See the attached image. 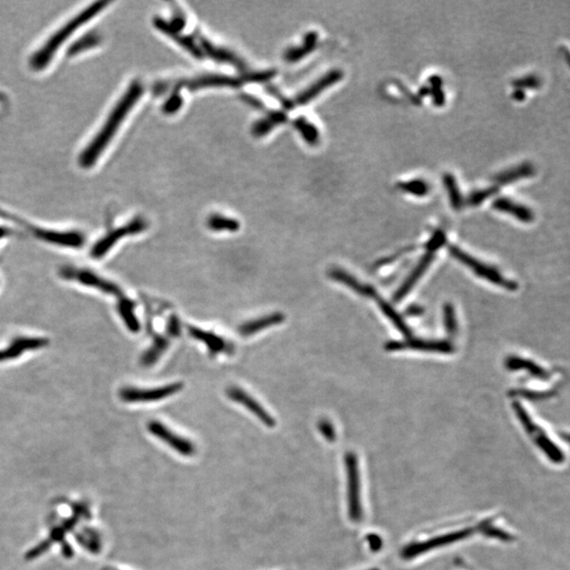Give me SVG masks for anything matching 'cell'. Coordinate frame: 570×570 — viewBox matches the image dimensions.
Masks as SVG:
<instances>
[{"instance_id": "6da1fadb", "label": "cell", "mask_w": 570, "mask_h": 570, "mask_svg": "<svg viewBox=\"0 0 570 570\" xmlns=\"http://www.w3.org/2000/svg\"><path fill=\"white\" fill-rule=\"evenodd\" d=\"M144 93V87L139 81L131 83L126 91L118 98V102L107 115L98 133L86 145L82 152L78 157V164L81 167L88 170L93 167L98 160L104 155L105 150L108 148L113 138L120 130V125L125 122L128 114L135 108L138 100Z\"/></svg>"}, {"instance_id": "7a4b0ae2", "label": "cell", "mask_w": 570, "mask_h": 570, "mask_svg": "<svg viewBox=\"0 0 570 570\" xmlns=\"http://www.w3.org/2000/svg\"><path fill=\"white\" fill-rule=\"evenodd\" d=\"M109 1L94 2L87 6L82 12L74 15L69 21H66L61 27L46 39L45 43L30 57V67L34 71H43L53 61L54 56L58 53L66 41L71 38L74 33L78 32L83 26L90 23L95 16L104 12L105 9L110 4Z\"/></svg>"}, {"instance_id": "3957f363", "label": "cell", "mask_w": 570, "mask_h": 570, "mask_svg": "<svg viewBox=\"0 0 570 570\" xmlns=\"http://www.w3.org/2000/svg\"><path fill=\"white\" fill-rule=\"evenodd\" d=\"M0 217L6 220L12 221L16 223L19 227L30 232L34 238L49 243V244L57 245V247H69V249H82L86 242L84 234L78 230H67V232H59V230L45 229V228L35 227V225L28 223L24 219L10 214L6 210L0 209Z\"/></svg>"}, {"instance_id": "277c9868", "label": "cell", "mask_w": 570, "mask_h": 570, "mask_svg": "<svg viewBox=\"0 0 570 570\" xmlns=\"http://www.w3.org/2000/svg\"><path fill=\"white\" fill-rule=\"evenodd\" d=\"M275 76L276 72L274 70L254 72V73L243 76H206L192 78V80L182 81L177 84V88H186L192 91L204 89V88H239L244 84H249V83L266 82Z\"/></svg>"}, {"instance_id": "5b68a950", "label": "cell", "mask_w": 570, "mask_h": 570, "mask_svg": "<svg viewBox=\"0 0 570 570\" xmlns=\"http://www.w3.org/2000/svg\"><path fill=\"white\" fill-rule=\"evenodd\" d=\"M512 408L514 410L515 415L519 418L522 426L525 429L526 433L532 437V440H534V444L539 447L542 452L547 456L550 462L558 465L562 464L565 460L564 453L561 451L558 445L554 444L550 440L549 436L546 434V432L532 420L529 414L522 407L521 403L514 401L512 403Z\"/></svg>"}, {"instance_id": "8992f818", "label": "cell", "mask_w": 570, "mask_h": 570, "mask_svg": "<svg viewBox=\"0 0 570 570\" xmlns=\"http://www.w3.org/2000/svg\"><path fill=\"white\" fill-rule=\"evenodd\" d=\"M484 527V526L483 525L462 528V529L455 530V532H451L449 534H440V536L434 537V538L420 542V543L418 542V543L409 544V545L403 548L400 554L401 556L405 560H412L416 556H422V554L437 549V548L442 547V546H448L450 544L456 543V542L470 538L473 534L483 530Z\"/></svg>"}, {"instance_id": "52a82bcc", "label": "cell", "mask_w": 570, "mask_h": 570, "mask_svg": "<svg viewBox=\"0 0 570 570\" xmlns=\"http://www.w3.org/2000/svg\"><path fill=\"white\" fill-rule=\"evenodd\" d=\"M346 482H348V513L351 521L361 522L363 517L361 503V480L358 458L354 452L346 455Z\"/></svg>"}, {"instance_id": "ba28073f", "label": "cell", "mask_w": 570, "mask_h": 570, "mask_svg": "<svg viewBox=\"0 0 570 570\" xmlns=\"http://www.w3.org/2000/svg\"><path fill=\"white\" fill-rule=\"evenodd\" d=\"M445 242H446V234H445L442 230H437V232H434L433 236L430 239L429 242L427 243L426 253L422 256V259H420V262L416 265L413 271L410 274L409 277L405 280V282L400 285V287H399L398 291H396L395 295H394V301H401V300L409 294V291L413 289L416 282L420 279V277H422V276L426 273L427 269H429L437 249H440Z\"/></svg>"}, {"instance_id": "9c48e42d", "label": "cell", "mask_w": 570, "mask_h": 570, "mask_svg": "<svg viewBox=\"0 0 570 570\" xmlns=\"http://www.w3.org/2000/svg\"><path fill=\"white\" fill-rule=\"evenodd\" d=\"M448 249L449 253L453 258L460 261L462 264L466 265L469 269H472L475 275L483 278V279L491 282V284L499 285L503 289H508V291H517V284L512 280H508L507 278L504 277L497 269L484 264V263L475 259V256L468 255V254L465 253L464 251L458 249L455 245H450Z\"/></svg>"}, {"instance_id": "30bf717a", "label": "cell", "mask_w": 570, "mask_h": 570, "mask_svg": "<svg viewBox=\"0 0 570 570\" xmlns=\"http://www.w3.org/2000/svg\"><path fill=\"white\" fill-rule=\"evenodd\" d=\"M148 227V223L142 218L133 219L130 222L127 224L122 225V227H116L115 229L109 230L103 238H100L90 252L93 259H102L103 256L107 255L115 247L118 241L124 239L127 236H135V234H141L145 232Z\"/></svg>"}, {"instance_id": "8fae6325", "label": "cell", "mask_w": 570, "mask_h": 570, "mask_svg": "<svg viewBox=\"0 0 570 570\" xmlns=\"http://www.w3.org/2000/svg\"><path fill=\"white\" fill-rule=\"evenodd\" d=\"M59 276L63 279L70 280V281H76L78 284L85 285V286L92 287V289H98L105 294L109 295L116 296L120 298L124 296L122 289L118 285L100 277L98 274L93 271H88L84 269H76L72 266H63L59 269Z\"/></svg>"}, {"instance_id": "7c38bea8", "label": "cell", "mask_w": 570, "mask_h": 570, "mask_svg": "<svg viewBox=\"0 0 570 570\" xmlns=\"http://www.w3.org/2000/svg\"><path fill=\"white\" fill-rule=\"evenodd\" d=\"M182 383H170L163 387L153 389H139V388H124L120 391V398L125 403H151L170 398L183 390Z\"/></svg>"}, {"instance_id": "4fadbf2b", "label": "cell", "mask_w": 570, "mask_h": 570, "mask_svg": "<svg viewBox=\"0 0 570 570\" xmlns=\"http://www.w3.org/2000/svg\"><path fill=\"white\" fill-rule=\"evenodd\" d=\"M342 78H343V73H342L341 70H332V71L328 72L326 76L320 78L317 82L314 83L308 89L298 94L293 100H285L284 98H282L281 103L282 106H284V111L291 110V109L296 108V107L304 106V105L309 104L311 100L317 98L322 91L328 89V88L332 87L333 85L338 83Z\"/></svg>"}, {"instance_id": "5bb4252c", "label": "cell", "mask_w": 570, "mask_h": 570, "mask_svg": "<svg viewBox=\"0 0 570 570\" xmlns=\"http://www.w3.org/2000/svg\"><path fill=\"white\" fill-rule=\"evenodd\" d=\"M385 350L390 352L396 351L413 350L420 352L440 353L451 354L455 352V346L447 341H426V339L409 338L401 341H390L385 344Z\"/></svg>"}, {"instance_id": "9a60e30c", "label": "cell", "mask_w": 570, "mask_h": 570, "mask_svg": "<svg viewBox=\"0 0 570 570\" xmlns=\"http://www.w3.org/2000/svg\"><path fill=\"white\" fill-rule=\"evenodd\" d=\"M149 432L155 437L160 438L162 442H166L170 448L184 456H192L196 453V447L187 438L177 435L171 431L170 428L164 426L162 423L152 420L149 423Z\"/></svg>"}, {"instance_id": "2e32d148", "label": "cell", "mask_w": 570, "mask_h": 570, "mask_svg": "<svg viewBox=\"0 0 570 570\" xmlns=\"http://www.w3.org/2000/svg\"><path fill=\"white\" fill-rule=\"evenodd\" d=\"M49 344V339L43 337H16L11 341L8 348L0 350V363L19 358L26 352L47 348Z\"/></svg>"}, {"instance_id": "e0dca14e", "label": "cell", "mask_w": 570, "mask_h": 570, "mask_svg": "<svg viewBox=\"0 0 570 570\" xmlns=\"http://www.w3.org/2000/svg\"><path fill=\"white\" fill-rule=\"evenodd\" d=\"M227 396L232 400L240 403L243 407L247 408L251 411L256 418H258L266 427L273 428L276 426V420L269 415V412L256 400L252 398L247 392L238 387H229L227 391Z\"/></svg>"}, {"instance_id": "ac0fdd59", "label": "cell", "mask_w": 570, "mask_h": 570, "mask_svg": "<svg viewBox=\"0 0 570 570\" xmlns=\"http://www.w3.org/2000/svg\"><path fill=\"white\" fill-rule=\"evenodd\" d=\"M328 276H330L331 279L346 285L348 289H352L355 293L363 296V297L375 299V298L378 296V293L373 289V286L361 284L354 276L351 275V274H348V271H344V269H339V267H332V269L328 271Z\"/></svg>"}, {"instance_id": "d6986e66", "label": "cell", "mask_w": 570, "mask_h": 570, "mask_svg": "<svg viewBox=\"0 0 570 570\" xmlns=\"http://www.w3.org/2000/svg\"><path fill=\"white\" fill-rule=\"evenodd\" d=\"M196 37L197 41H198L200 49H201L204 56L210 57V58L214 59V61H221V63H230V65L236 66L239 69L244 68L243 61H241L238 56L232 53V52L212 45V43L202 34L196 35Z\"/></svg>"}, {"instance_id": "ffe728a7", "label": "cell", "mask_w": 570, "mask_h": 570, "mask_svg": "<svg viewBox=\"0 0 570 570\" xmlns=\"http://www.w3.org/2000/svg\"><path fill=\"white\" fill-rule=\"evenodd\" d=\"M492 206L497 212L510 214L521 222L532 223L534 221V214L532 210L522 204L512 201V200L499 198L493 202Z\"/></svg>"}, {"instance_id": "44dd1931", "label": "cell", "mask_w": 570, "mask_h": 570, "mask_svg": "<svg viewBox=\"0 0 570 570\" xmlns=\"http://www.w3.org/2000/svg\"><path fill=\"white\" fill-rule=\"evenodd\" d=\"M284 314L279 312L263 316V317L259 318V319L247 322V323L239 326L238 333L244 337L252 336V335L256 334V333L261 332V331L264 330V328L281 324L282 322H284Z\"/></svg>"}, {"instance_id": "7402d4cb", "label": "cell", "mask_w": 570, "mask_h": 570, "mask_svg": "<svg viewBox=\"0 0 570 570\" xmlns=\"http://www.w3.org/2000/svg\"><path fill=\"white\" fill-rule=\"evenodd\" d=\"M188 333L192 338L203 342L209 350L210 354L217 355L219 353L227 352L228 344L222 337L218 336L214 333L205 332V331L195 328V326H188Z\"/></svg>"}, {"instance_id": "603a6c76", "label": "cell", "mask_w": 570, "mask_h": 570, "mask_svg": "<svg viewBox=\"0 0 570 570\" xmlns=\"http://www.w3.org/2000/svg\"><path fill=\"white\" fill-rule=\"evenodd\" d=\"M287 122V115L284 110L271 111L262 120H258L252 129V133L256 138H262L271 133L273 129L279 125Z\"/></svg>"}, {"instance_id": "cb8c5ba5", "label": "cell", "mask_w": 570, "mask_h": 570, "mask_svg": "<svg viewBox=\"0 0 570 570\" xmlns=\"http://www.w3.org/2000/svg\"><path fill=\"white\" fill-rule=\"evenodd\" d=\"M534 165L530 163H523L521 165L515 166L510 170L502 171L499 175H495L494 181L497 185H506V184L514 183L519 180L527 179L534 175Z\"/></svg>"}, {"instance_id": "d4e9b609", "label": "cell", "mask_w": 570, "mask_h": 570, "mask_svg": "<svg viewBox=\"0 0 570 570\" xmlns=\"http://www.w3.org/2000/svg\"><path fill=\"white\" fill-rule=\"evenodd\" d=\"M506 367L510 370H526L532 376L541 379V380H547L550 377V373L543 369L541 366L537 365L534 361H528V359L521 358V357H508L506 361Z\"/></svg>"}, {"instance_id": "484cf974", "label": "cell", "mask_w": 570, "mask_h": 570, "mask_svg": "<svg viewBox=\"0 0 570 570\" xmlns=\"http://www.w3.org/2000/svg\"><path fill=\"white\" fill-rule=\"evenodd\" d=\"M135 302L131 301L125 296H123L118 300V312L123 321H124L125 326L131 333H139L141 331V324H140L139 320L135 316Z\"/></svg>"}, {"instance_id": "4316f807", "label": "cell", "mask_w": 570, "mask_h": 570, "mask_svg": "<svg viewBox=\"0 0 570 570\" xmlns=\"http://www.w3.org/2000/svg\"><path fill=\"white\" fill-rule=\"evenodd\" d=\"M317 33H308L306 36L304 37V41L301 46L291 48V49H289L286 52H285V61H286L287 63H297V61H301L304 57H306L308 56V54H310L311 52L315 49L316 46H317Z\"/></svg>"}, {"instance_id": "83f0119b", "label": "cell", "mask_w": 570, "mask_h": 570, "mask_svg": "<svg viewBox=\"0 0 570 570\" xmlns=\"http://www.w3.org/2000/svg\"><path fill=\"white\" fill-rule=\"evenodd\" d=\"M168 346H170V341H168L167 337H155V341L151 344L150 348L142 354L141 358L142 366L146 368L152 367L161 358L162 355L167 351Z\"/></svg>"}, {"instance_id": "f1b7e54d", "label": "cell", "mask_w": 570, "mask_h": 570, "mask_svg": "<svg viewBox=\"0 0 570 570\" xmlns=\"http://www.w3.org/2000/svg\"><path fill=\"white\" fill-rule=\"evenodd\" d=\"M375 301H377V304H378L379 309H380L381 312L385 314V317L394 324L396 328L401 333V334L405 335V338H409L411 336V330H410L409 326H407L405 321H403V317L398 312H396L395 309L391 306V304H388L385 300L381 299L380 296H377L375 298Z\"/></svg>"}, {"instance_id": "f546056e", "label": "cell", "mask_w": 570, "mask_h": 570, "mask_svg": "<svg viewBox=\"0 0 570 570\" xmlns=\"http://www.w3.org/2000/svg\"><path fill=\"white\" fill-rule=\"evenodd\" d=\"M294 127L296 130L300 133L302 139L304 140L309 145H317L320 140V133L317 127L311 123L310 120H306L304 116H299L296 118L293 122Z\"/></svg>"}, {"instance_id": "4dcf8cb0", "label": "cell", "mask_w": 570, "mask_h": 570, "mask_svg": "<svg viewBox=\"0 0 570 570\" xmlns=\"http://www.w3.org/2000/svg\"><path fill=\"white\" fill-rule=\"evenodd\" d=\"M207 227L212 232H238L240 223L236 219L228 218L222 214H212L208 218Z\"/></svg>"}, {"instance_id": "1f68e13d", "label": "cell", "mask_w": 570, "mask_h": 570, "mask_svg": "<svg viewBox=\"0 0 570 570\" xmlns=\"http://www.w3.org/2000/svg\"><path fill=\"white\" fill-rule=\"evenodd\" d=\"M442 182H444L445 187H446L447 192H448L451 206L455 210H460L464 206V200H462V192H460V187H458L455 175L446 173L442 177Z\"/></svg>"}, {"instance_id": "d6a6232c", "label": "cell", "mask_w": 570, "mask_h": 570, "mask_svg": "<svg viewBox=\"0 0 570 570\" xmlns=\"http://www.w3.org/2000/svg\"><path fill=\"white\" fill-rule=\"evenodd\" d=\"M399 190H403V192H407V194L413 195V196L416 197H425L427 196L428 192H429L430 188L429 185L426 183V182L423 181V180H411V181L407 182H401V183L398 184Z\"/></svg>"}, {"instance_id": "836d02e7", "label": "cell", "mask_w": 570, "mask_h": 570, "mask_svg": "<svg viewBox=\"0 0 570 570\" xmlns=\"http://www.w3.org/2000/svg\"><path fill=\"white\" fill-rule=\"evenodd\" d=\"M444 324L449 336H455L457 333V322H456L455 308L451 304H446L444 306Z\"/></svg>"}, {"instance_id": "e575fe53", "label": "cell", "mask_w": 570, "mask_h": 570, "mask_svg": "<svg viewBox=\"0 0 570 570\" xmlns=\"http://www.w3.org/2000/svg\"><path fill=\"white\" fill-rule=\"evenodd\" d=\"M497 192V186H491V187L484 188V190H475L471 192L468 198V204L470 206H479L483 203L484 201L494 196Z\"/></svg>"}, {"instance_id": "d590c367", "label": "cell", "mask_w": 570, "mask_h": 570, "mask_svg": "<svg viewBox=\"0 0 570 570\" xmlns=\"http://www.w3.org/2000/svg\"><path fill=\"white\" fill-rule=\"evenodd\" d=\"M98 43H100V39H98V35H87V36H84L81 39V43H76L74 47H72V51H70V54H71V56H76V54L82 53V52L86 51V50L96 47Z\"/></svg>"}, {"instance_id": "8d00e7d4", "label": "cell", "mask_w": 570, "mask_h": 570, "mask_svg": "<svg viewBox=\"0 0 570 570\" xmlns=\"http://www.w3.org/2000/svg\"><path fill=\"white\" fill-rule=\"evenodd\" d=\"M512 394L514 396H521V398L529 399V400H543V399L552 398V396L556 394V392H539L529 391V390H517V391H512Z\"/></svg>"}, {"instance_id": "74e56055", "label": "cell", "mask_w": 570, "mask_h": 570, "mask_svg": "<svg viewBox=\"0 0 570 570\" xmlns=\"http://www.w3.org/2000/svg\"><path fill=\"white\" fill-rule=\"evenodd\" d=\"M182 106H183V98H182L179 92H175L168 98L167 102L164 104L163 113L171 115V114L177 113Z\"/></svg>"}, {"instance_id": "f35d334b", "label": "cell", "mask_w": 570, "mask_h": 570, "mask_svg": "<svg viewBox=\"0 0 570 570\" xmlns=\"http://www.w3.org/2000/svg\"><path fill=\"white\" fill-rule=\"evenodd\" d=\"M318 429H319L320 433L326 440L334 442L335 438H336V431H335V427L333 426L330 420H326V418L320 420L319 424H318Z\"/></svg>"}, {"instance_id": "ab89813d", "label": "cell", "mask_w": 570, "mask_h": 570, "mask_svg": "<svg viewBox=\"0 0 570 570\" xmlns=\"http://www.w3.org/2000/svg\"><path fill=\"white\" fill-rule=\"evenodd\" d=\"M514 85L517 88H528V89H536L541 86L540 78L537 76H525V78H519L515 81Z\"/></svg>"}, {"instance_id": "60d3db41", "label": "cell", "mask_w": 570, "mask_h": 570, "mask_svg": "<svg viewBox=\"0 0 570 570\" xmlns=\"http://www.w3.org/2000/svg\"><path fill=\"white\" fill-rule=\"evenodd\" d=\"M167 333L171 337H177L181 334V324L175 316H171L170 321H168Z\"/></svg>"}, {"instance_id": "b9f144b4", "label": "cell", "mask_w": 570, "mask_h": 570, "mask_svg": "<svg viewBox=\"0 0 570 570\" xmlns=\"http://www.w3.org/2000/svg\"><path fill=\"white\" fill-rule=\"evenodd\" d=\"M368 540L370 541V548H372L373 551H377V550H379L381 544H383V542H381L380 539H379L378 537L375 536V534L368 537Z\"/></svg>"}, {"instance_id": "7bdbcfd3", "label": "cell", "mask_w": 570, "mask_h": 570, "mask_svg": "<svg viewBox=\"0 0 570 570\" xmlns=\"http://www.w3.org/2000/svg\"><path fill=\"white\" fill-rule=\"evenodd\" d=\"M14 234L12 229H10L9 227H0V241L2 239L8 238V237L12 236Z\"/></svg>"}, {"instance_id": "ee69618b", "label": "cell", "mask_w": 570, "mask_h": 570, "mask_svg": "<svg viewBox=\"0 0 570 570\" xmlns=\"http://www.w3.org/2000/svg\"><path fill=\"white\" fill-rule=\"evenodd\" d=\"M423 312H424V310H423V308H420V306H412L407 310V313L410 314L411 316L420 315Z\"/></svg>"}, {"instance_id": "f6af8a7d", "label": "cell", "mask_w": 570, "mask_h": 570, "mask_svg": "<svg viewBox=\"0 0 570 570\" xmlns=\"http://www.w3.org/2000/svg\"><path fill=\"white\" fill-rule=\"evenodd\" d=\"M524 98H525V95H524V92L522 91V90L517 89V91L514 92L515 100H522Z\"/></svg>"}, {"instance_id": "bcb514c9", "label": "cell", "mask_w": 570, "mask_h": 570, "mask_svg": "<svg viewBox=\"0 0 570 570\" xmlns=\"http://www.w3.org/2000/svg\"><path fill=\"white\" fill-rule=\"evenodd\" d=\"M368 570H380V569H368Z\"/></svg>"}]
</instances>
